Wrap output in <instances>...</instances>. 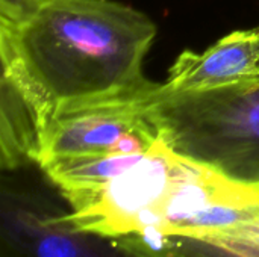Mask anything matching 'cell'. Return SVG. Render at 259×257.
<instances>
[{
  "label": "cell",
  "mask_w": 259,
  "mask_h": 257,
  "mask_svg": "<svg viewBox=\"0 0 259 257\" xmlns=\"http://www.w3.org/2000/svg\"><path fill=\"white\" fill-rule=\"evenodd\" d=\"M64 198L71 211L53 226L109 239L220 229L259 214V186L190 161L162 139L117 177Z\"/></svg>",
  "instance_id": "cell-2"
},
{
  "label": "cell",
  "mask_w": 259,
  "mask_h": 257,
  "mask_svg": "<svg viewBox=\"0 0 259 257\" xmlns=\"http://www.w3.org/2000/svg\"><path fill=\"white\" fill-rule=\"evenodd\" d=\"M114 245L129 257H259V215L211 230L131 235Z\"/></svg>",
  "instance_id": "cell-6"
},
{
  "label": "cell",
  "mask_w": 259,
  "mask_h": 257,
  "mask_svg": "<svg viewBox=\"0 0 259 257\" xmlns=\"http://www.w3.org/2000/svg\"><path fill=\"white\" fill-rule=\"evenodd\" d=\"M46 0H0V27H17L27 21Z\"/></svg>",
  "instance_id": "cell-7"
},
{
  "label": "cell",
  "mask_w": 259,
  "mask_h": 257,
  "mask_svg": "<svg viewBox=\"0 0 259 257\" xmlns=\"http://www.w3.org/2000/svg\"><path fill=\"white\" fill-rule=\"evenodd\" d=\"M144 98L94 103L55 115L41 133L36 165L68 156L149 151L161 136L144 109Z\"/></svg>",
  "instance_id": "cell-4"
},
{
  "label": "cell",
  "mask_w": 259,
  "mask_h": 257,
  "mask_svg": "<svg viewBox=\"0 0 259 257\" xmlns=\"http://www.w3.org/2000/svg\"><path fill=\"white\" fill-rule=\"evenodd\" d=\"M38 257H77V251L65 238L47 236L38 247Z\"/></svg>",
  "instance_id": "cell-8"
},
{
  "label": "cell",
  "mask_w": 259,
  "mask_h": 257,
  "mask_svg": "<svg viewBox=\"0 0 259 257\" xmlns=\"http://www.w3.org/2000/svg\"><path fill=\"white\" fill-rule=\"evenodd\" d=\"M156 24L112 0H46L17 27H0L2 80L39 127L58 114L114 100H141L158 83L144 76Z\"/></svg>",
  "instance_id": "cell-1"
},
{
  "label": "cell",
  "mask_w": 259,
  "mask_h": 257,
  "mask_svg": "<svg viewBox=\"0 0 259 257\" xmlns=\"http://www.w3.org/2000/svg\"><path fill=\"white\" fill-rule=\"evenodd\" d=\"M143 105L170 150L259 186V79L202 91L158 83Z\"/></svg>",
  "instance_id": "cell-3"
},
{
  "label": "cell",
  "mask_w": 259,
  "mask_h": 257,
  "mask_svg": "<svg viewBox=\"0 0 259 257\" xmlns=\"http://www.w3.org/2000/svg\"><path fill=\"white\" fill-rule=\"evenodd\" d=\"M259 79V24L235 30L206 50L182 52L162 83L167 91H202Z\"/></svg>",
  "instance_id": "cell-5"
}]
</instances>
